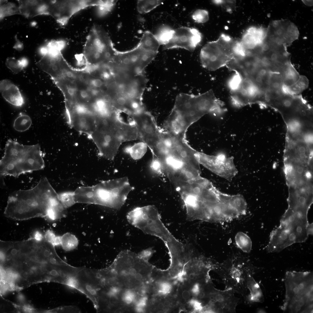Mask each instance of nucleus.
<instances>
[{
  "label": "nucleus",
  "instance_id": "f257e3e1",
  "mask_svg": "<svg viewBox=\"0 0 313 313\" xmlns=\"http://www.w3.org/2000/svg\"><path fill=\"white\" fill-rule=\"evenodd\" d=\"M154 267L138 253L123 250L109 266L102 269V284L117 296L128 292L147 291Z\"/></svg>",
  "mask_w": 313,
  "mask_h": 313
},
{
  "label": "nucleus",
  "instance_id": "f03ea898",
  "mask_svg": "<svg viewBox=\"0 0 313 313\" xmlns=\"http://www.w3.org/2000/svg\"><path fill=\"white\" fill-rule=\"evenodd\" d=\"M224 106L212 89L197 95L181 93L176 97L163 130L185 139L186 132L192 124L207 114L225 111Z\"/></svg>",
  "mask_w": 313,
  "mask_h": 313
},
{
  "label": "nucleus",
  "instance_id": "7ed1b4c3",
  "mask_svg": "<svg viewBox=\"0 0 313 313\" xmlns=\"http://www.w3.org/2000/svg\"><path fill=\"white\" fill-rule=\"evenodd\" d=\"M16 244L14 258L21 278L29 284L46 281L58 264L54 247L44 240L28 239Z\"/></svg>",
  "mask_w": 313,
  "mask_h": 313
},
{
  "label": "nucleus",
  "instance_id": "20e7f679",
  "mask_svg": "<svg viewBox=\"0 0 313 313\" xmlns=\"http://www.w3.org/2000/svg\"><path fill=\"white\" fill-rule=\"evenodd\" d=\"M58 196L47 178L43 177L33 188L12 194L8 197L4 214L18 220L37 217L45 219L52 201Z\"/></svg>",
  "mask_w": 313,
  "mask_h": 313
},
{
  "label": "nucleus",
  "instance_id": "39448f33",
  "mask_svg": "<svg viewBox=\"0 0 313 313\" xmlns=\"http://www.w3.org/2000/svg\"><path fill=\"white\" fill-rule=\"evenodd\" d=\"M0 174L17 177L43 169L45 163L40 145H24L11 139L7 141L0 161Z\"/></svg>",
  "mask_w": 313,
  "mask_h": 313
},
{
  "label": "nucleus",
  "instance_id": "423d86ee",
  "mask_svg": "<svg viewBox=\"0 0 313 313\" xmlns=\"http://www.w3.org/2000/svg\"><path fill=\"white\" fill-rule=\"evenodd\" d=\"M152 165L158 174L167 168L179 167L199 161L198 152L185 140L165 131L151 151Z\"/></svg>",
  "mask_w": 313,
  "mask_h": 313
},
{
  "label": "nucleus",
  "instance_id": "0eeeda50",
  "mask_svg": "<svg viewBox=\"0 0 313 313\" xmlns=\"http://www.w3.org/2000/svg\"><path fill=\"white\" fill-rule=\"evenodd\" d=\"M132 128L128 122L117 117L109 116L98 119L95 130L90 138L98 148L99 155L113 160L121 145L132 141Z\"/></svg>",
  "mask_w": 313,
  "mask_h": 313
},
{
  "label": "nucleus",
  "instance_id": "6e6552de",
  "mask_svg": "<svg viewBox=\"0 0 313 313\" xmlns=\"http://www.w3.org/2000/svg\"><path fill=\"white\" fill-rule=\"evenodd\" d=\"M313 273L287 271L285 278L286 292L281 309L291 313L313 312Z\"/></svg>",
  "mask_w": 313,
  "mask_h": 313
},
{
  "label": "nucleus",
  "instance_id": "1a4fd4ad",
  "mask_svg": "<svg viewBox=\"0 0 313 313\" xmlns=\"http://www.w3.org/2000/svg\"><path fill=\"white\" fill-rule=\"evenodd\" d=\"M239 41L222 34L216 40L207 43L200 52L202 66L211 71L226 66L235 56Z\"/></svg>",
  "mask_w": 313,
  "mask_h": 313
},
{
  "label": "nucleus",
  "instance_id": "9d476101",
  "mask_svg": "<svg viewBox=\"0 0 313 313\" xmlns=\"http://www.w3.org/2000/svg\"><path fill=\"white\" fill-rule=\"evenodd\" d=\"M248 263L242 261L230 260L215 264L214 267L225 285L226 289H232L246 300L249 287L254 279L252 267Z\"/></svg>",
  "mask_w": 313,
  "mask_h": 313
},
{
  "label": "nucleus",
  "instance_id": "9b49d317",
  "mask_svg": "<svg viewBox=\"0 0 313 313\" xmlns=\"http://www.w3.org/2000/svg\"><path fill=\"white\" fill-rule=\"evenodd\" d=\"M114 46L110 37L100 26L94 25L87 37L83 54L86 64L101 65L112 56Z\"/></svg>",
  "mask_w": 313,
  "mask_h": 313
},
{
  "label": "nucleus",
  "instance_id": "f8f14e48",
  "mask_svg": "<svg viewBox=\"0 0 313 313\" xmlns=\"http://www.w3.org/2000/svg\"><path fill=\"white\" fill-rule=\"evenodd\" d=\"M133 190L128 178L123 177L104 181L95 187V203L119 209Z\"/></svg>",
  "mask_w": 313,
  "mask_h": 313
},
{
  "label": "nucleus",
  "instance_id": "ddd939ff",
  "mask_svg": "<svg viewBox=\"0 0 313 313\" xmlns=\"http://www.w3.org/2000/svg\"><path fill=\"white\" fill-rule=\"evenodd\" d=\"M103 0H45L44 15L52 17L61 26L80 10L91 6H101Z\"/></svg>",
  "mask_w": 313,
  "mask_h": 313
},
{
  "label": "nucleus",
  "instance_id": "4468645a",
  "mask_svg": "<svg viewBox=\"0 0 313 313\" xmlns=\"http://www.w3.org/2000/svg\"><path fill=\"white\" fill-rule=\"evenodd\" d=\"M230 88L231 100L235 106L240 108L257 104L264 107L265 94L260 91L248 79L241 77L237 82Z\"/></svg>",
  "mask_w": 313,
  "mask_h": 313
},
{
  "label": "nucleus",
  "instance_id": "2eb2a0df",
  "mask_svg": "<svg viewBox=\"0 0 313 313\" xmlns=\"http://www.w3.org/2000/svg\"><path fill=\"white\" fill-rule=\"evenodd\" d=\"M204 297L210 299L205 312L215 313L236 312V308L239 299L234 295L235 292L232 289H226L224 290L217 289L210 285L208 290H203Z\"/></svg>",
  "mask_w": 313,
  "mask_h": 313
},
{
  "label": "nucleus",
  "instance_id": "dca6fc26",
  "mask_svg": "<svg viewBox=\"0 0 313 313\" xmlns=\"http://www.w3.org/2000/svg\"><path fill=\"white\" fill-rule=\"evenodd\" d=\"M266 28V40L287 47L297 39L299 34L296 25L287 19L272 21Z\"/></svg>",
  "mask_w": 313,
  "mask_h": 313
},
{
  "label": "nucleus",
  "instance_id": "f3484780",
  "mask_svg": "<svg viewBox=\"0 0 313 313\" xmlns=\"http://www.w3.org/2000/svg\"><path fill=\"white\" fill-rule=\"evenodd\" d=\"M200 164L218 176L230 182L238 171L234 163V157L223 154L209 155L199 152Z\"/></svg>",
  "mask_w": 313,
  "mask_h": 313
},
{
  "label": "nucleus",
  "instance_id": "a211bd4d",
  "mask_svg": "<svg viewBox=\"0 0 313 313\" xmlns=\"http://www.w3.org/2000/svg\"><path fill=\"white\" fill-rule=\"evenodd\" d=\"M174 30L171 39L163 45V50L180 48L192 52L201 41L202 34L196 28L182 27Z\"/></svg>",
  "mask_w": 313,
  "mask_h": 313
},
{
  "label": "nucleus",
  "instance_id": "6ab92c4d",
  "mask_svg": "<svg viewBox=\"0 0 313 313\" xmlns=\"http://www.w3.org/2000/svg\"><path fill=\"white\" fill-rule=\"evenodd\" d=\"M267 28L262 27L251 26L245 32L240 40L244 49H253L261 45L265 39Z\"/></svg>",
  "mask_w": 313,
  "mask_h": 313
},
{
  "label": "nucleus",
  "instance_id": "aec40b11",
  "mask_svg": "<svg viewBox=\"0 0 313 313\" xmlns=\"http://www.w3.org/2000/svg\"><path fill=\"white\" fill-rule=\"evenodd\" d=\"M0 90L3 98L11 104L21 107L24 104V100L19 89L10 80L7 79L1 80Z\"/></svg>",
  "mask_w": 313,
  "mask_h": 313
},
{
  "label": "nucleus",
  "instance_id": "412c9836",
  "mask_svg": "<svg viewBox=\"0 0 313 313\" xmlns=\"http://www.w3.org/2000/svg\"><path fill=\"white\" fill-rule=\"evenodd\" d=\"M309 82L305 76L300 75L299 79L294 84L287 87H283V93L291 95H297L301 93L308 87Z\"/></svg>",
  "mask_w": 313,
  "mask_h": 313
},
{
  "label": "nucleus",
  "instance_id": "4be33fe9",
  "mask_svg": "<svg viewBox=\"0 0 313 313\" xmlns=\"http://www.w3.org/2000/svg\"><path fill=\"white\" fill-rule=\"evenodd\" d=\"M235 240L237 246L243 252L249 253L252 248V242L250 237L242 232H238L235 235Z\"/></svg>",
  "mask_w": 313,
  "mask_h": 313
},
{
  "label": "nucleus",
  "instance_id": "5701e85b",
  "mask_svg": "<svg viewBox=\"0 0 313 313\" xmlns=\"http://www.w3.org/2000/svg\"><path fill=\"white\" fill-rule=\"evenodd\" d=\"M174 30L167 26L160 27L154 34V37L160 45H165L167 44L172 38Z\"/></svg>",
  "mask_w": 313,
  "mask_h": 313
},
{
  "label": "nucleus",
  "instance_id": "b1692460",
  "mask_svg": "<svg viewBox=\"0 0 313 313\" xmlns=\"http://www.w3.org/2000/svg\"><path fill=\"white\" fill-rule=\"evenodd\" d=\"M32 123V120L30 116L21 113L14 121L13 128L17 131L24 132L30 128Z\"/></svg>",
  "mask_w": 313,
  "mask_h": 313
},
{
  "label": "nucleus",
  "instance_id": "393cba45",
  "mask_svg": "<svg viewBox=\"0 0 313 313\" xmlns=\"http://www.w3.org/2000/svg\"><path fill=\"white\" fill-rule=\"evenodd\" d=\"M26 58L23 57L17 59L14 57H8L6 60V66L13 73L17 74L22 70L28 64Z\"/></svg>",
  "mask_w": 313,
  "mask_h": 313
},
{
  "label": "nucleus",
  "instance_id": "a878e982",
  "mask_svg": "<svg viewBox=\"0 0 313 313\" xmlns=\"http://www.w3.org/2000/svg\"><path fill=\"white\" fill-rule=\"evenodd\" d=\"M147 149V145L142 141L134 144L128 148L126 151L134 160L141 158L146 153Z\"/></svg>",
  "mask_w": 313,
  "mask_h": 313
},
{
  "label": "nucleus",
  "instance_id": "bb28decb",
  "mask_svg": "<svg viewBox=\"0 0 313 313\" xmlns=\"http://www.w3.org/2000/svg\"><path fill=\"white\" fill-rule=\"evenodd\" d=\"M20 14L18 6L7 0H0V19L14 15Z\"/></svg>",
  "mask_w": 313,
  "mask_h": 313
},
{
  "label": "nucleus",
  "instance_id": "cd10ccee",
  "mask_svg": "<svg viewBox=\"0 0 313 313\" xmlns=\"http://www.w3.org/2000/svg\"><path fill=\"white\" fill-rule=\"evenodd\" d=\"M78 241L76 236L69 233L61 236V244L63 249L69 251L75 249L78 246Z\"/></svg>",
  "mask_w": 313,
  "mask_h": 313
},
{
  "label": "nucleus",
  "instance_id": "c85d7f7f",
  "mask_svg": "<svg viewBox=\"0 0 313 313\" xmlns=\"http://www.w3.org/2000/svg\"><path fill=\"white\" fill-rule=\"evenodd\" d=\"M162 0H138L137 10L139 13L144 14L148 12L161 4Z\"/></svg>",
  "mask_w": 313,
  "mask_h": 313
},
{
  "label": "nucleus",
  "instance_id": "c756f323",
  "mask_svg": "<svg viewBox=\"0 0 313 313\" xmlns=\"http://www.w3.org/2000/svg\"><path fill=\"white\" fill-rule=\"evenodd\" d=\"M74 194L70 192L62 193L58 194L60 201L65 208L72 205L75 202Z\"/></svg>",
  "mask_w": 313,
  "mask_h": 313
},
{
  "label": "nucleus",
  "instance_id": "7c9ffc66",
  "mask_svg": "<svg viewBox=\"0 0 313 313\" xmlns=\"http://www.w3.org/2000/svg\"><path fill=\"white\" fill-rule=\"evenodd\" d=\"M192 17L195 22L199 23H205L209 19L208 12L205 10L203 9L196 10L193 13Z\"/></svg>",
  "mask_w": 313,
  "mask_h": 313
},
{
  "label": "nucleus",
  "instance_id": "2f4dec72",
  "mask_svg": "<svg viewBox=\"0 0 313 313\" xmlns=\"http://www.w3.org/2000/svg\"><path fill=\"white\" fill-rule=\"evenodd\" d=\"M45 239L54 246H57L59 241V236H56L51 230H48L44 234Z\"/></svg>",
  "mask_w": 313,
  "mask_h": 313
},
{
  "label": "nucleus",
  "instance_id": "473e14b6",
  "mask_svg": "<svg viewBox=\"0 0 313 313\" xmlns=\"http://www.w3.org/2000/svg\"><path fill=\"white\" fill-rule=\"evenodd\" d=\"M155 252V251L152 248H150L143 250L138 253L139 255L144 260L148 261Z\"/></svg>",
  "mask_w": 313,
  "mask_h": 313
},
{
  "label": "nucleus",
  "instance_id": "72a5a7b5",
  "mask_svg": "<svg viewBox=\"0 0 313 313\" xmlns=\"http://www.w3.org/2000/svg\"><path fill=\"white\" fill-rule=\"evenodd\" d=\"M202 284L197 283L194 284L192 286L191 290L192 293L195 296H199L202 287Z\"/></svg>",
  "mask_w": 313,
  "mask_h": 313
},
{
  "label": "nucleus",
  "instance_id": "f704fd0d",
  "mask_svg": "<svg viewBox=\"0 0 313 313\" xmlns=\"http://www.w3.org/2000/svg\"><path fill=\"white\" fill-rule=\"evenodd\" d=\"M30 237L38 241H41L44 238V235L38 230L34 231Z\"/></svg>",
  "mask_w": 313,
  "mask_h": 313
},
{
  "label": "nucleus",
  "instance_id": "c9c22d12",
  "mask_svg": "<svg viewBox=\"0 0 313 313\" xmlns=\"http://www.w3.org/2000/svg\"><path fill=\"white\" fill-rule=\"evenodd\" d=\"M13 48L17 50H21L23 49V46L22 43L18 40L17 41Z\"/></svg>",
  "mask_w": 313,
  "mask_h": 313
},
{
  "label": "nucleus",
  "instance_id": "e433bc0d",
  "mask_svg": "<svg viewBox=\"0 0 313 313\" xmlns=\"http://www.w3.org/2000/svg\"><path fill=\"white\" fill-rule=\"evenodd\" d=\"M23 310L26 312H32L34 309L29 305H25L23 307Z\"/></svg>",
  "mask_w": 313,
  "mask_h": 313
},
{
  "label": "nucleus",
  "instance_id": "4c0bfd02",
  "mask_svg": "<svg viewBox=\"0 0 313 313\" xmlns=\"http://www.w3.org/2000/svg\"><path fill=\"white\" fill-rule=\"evenodd\" d=\"M190 294L189 293L186 291L184 292L183 293L182 296L183 298L187 299L189 297Z\"/></svg>",
  "mask_w": 313,
  "mask_h": 313
}]
</instances>
